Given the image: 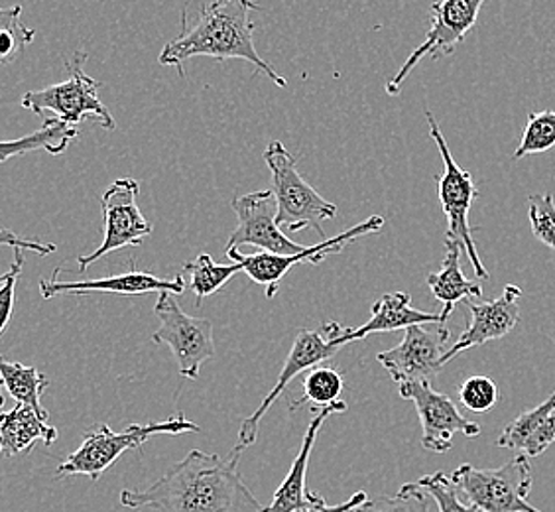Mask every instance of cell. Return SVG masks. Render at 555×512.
<instances>
[{"mask_svg":"<svg viewBox=\"0 0 555 512\" xmlns=\"http://www.w3.org/2000/svg\"><path fill=\"white\" fill-rule=\"evenodd\" d=\"M241 451L227 458L193 449L150 489L120 492V504L156 512H262L238 473Z\"/></svg>","mask_w":555,"mask_h":512,"instance_id":"1","label":"cell"},{"mask_svg":"<svg viewBox=\"0 0 555 512\" xmlns=\"http://www.w3.org/2000/svg\"><path fill=\"white\" fill-rule=\"evenodd\" d=\"M260 11L257 2L248 0H215L204 4L199 18L193 26L183 24L182 33L162 50L160 64L178 67L185 75L183 64L197 55L215 57L217 62L243 60L253 64L260 74L278 87L288 86L286 77L278 74L255 46V24L250 12Z\"/></svg>","mask_w":555,"mask_h":512,"instance_id":"2","label":"cell"},{"mask_svg":"<svg viewBox=\"0 0 555 512\" xmlns=\"http://www.w3.org/2000/svg\"><path fill=\"white\" fill-rule=\"evenodd\" d=\"M188 432H199V426L183 417L168 418L164 422L150 424H130L120 434L113 432L108 424H95L91 430H87L81 446L60 463L57 479L86 475L91 481H99L111 465L117 463L125 451L142 448L152 436H178Z\"/></svg>","mask_w":555,"mask_h":512,"instance_id":"3","label":"cell"},{"mask_svg":"<svg viewBox=\"0 0 555 512\" xmlns=\"http://www.w3.org/2000/svg\"><path fill=\"white\" fill-rule=\"evenodd\" d=\"M87 52L77 50L67 62L69 79L55 86L43 87L38 91H28L21 99V105L36 113L43 120L54 118L69 127H79L86 118H93L99 127L115 130L117 120L111 115L107 105L101 101L99 89L101 81L86 74L83 64Z\"/></svg>","mask_w":555,"mask_h":512,"instance_id":"4","label":"cell"},{"mask_svg":"<svg viewBox=\"0 0 555 512\" xmlns=\"http://www.w3.org/2000/svg\"><path fill=\"white\" fill-rule=\"evenodd\" d=\"M264 161L272 174V190L276 200L278 227L289 233H299L304 229H313L323 236V221L337 217V205L323 200L310 183L301 178L298 162L289 150L272 140L264 150Z\"/></svg>","mask_w":555,"mask_h":512,"instance_id":"5","label":"cell"},{"mask_svg":"<svg viewBox=\"0 0 555 512\" xmlns=\"http://www.w3.org/2000/svg\"><path fill=\"white\" fill-rule=\"evenodd\" d=\"M451 483L479 512H542L528 502L534 477L530 459L522 453L496 470L465 463L451 473Z\"/></svg>","mask_w":555,"mask_h":512,"instance_id":"6","label":"cell"},{"mask_svg":"<svg viewBox=\"0 0 555 512\" xmlns=\"http://www.w3.org/2000/svg\"><path fill=\"white\" fill-rule=\"evenodd\" d=\"M427 125H429V135L438 146L439 154L443 158V174L436 178L438 183V197L441 203V209L448 217V233L446 241L457 243V245L467 253L470 267L475 270L477 278L489 280V272L482 265L481 256L477 253V246L473 241V229L469 225L470 205L475 202V197L479 195L475 188L473 174L463 170L460 164L453 158L451 150H449L446 137L439 128L438 120L434 117L431 111H426Z\"/></svg>","mask_w":555,"mask_h":512,"instance_id":"7","label":"cell"},{"mask_svg":"<svg viewBox=\"0 0 555 512\" xmlns=\"http://www.w3.org/2000/svg\"><path fill=\"white\" fill-rule=\"evenodd\" d=\"M154 313L160 328L152 333V342L170 347L180 374L195 381L202 364L215 357L214 323L207 318H195L180 308L173 294L162 292L154 304Z\"/></svg>","mask_w":555,"mask_h":512,"instance_id":"8","label":"cell"},{"mask_svg":"<svg viewBox=\"0 0 555 512\" xmlns=\"http://www.w3.org/2000/svg\"><path fill=\"white\" fill-rule=\"evenodd\" d=\"M345 328H341L337 321H330L325 325H321L320 330H299L294 345L289 349L286 361L282 364V371L278 374L274 388L268 393L267 398L262 400V405L257 410L245 418L243 426L238 430V444L236 451L243 453V449L250 448L258 438V427L262 418L267 417L270 406L276 402L280 396L284 395V391L288 388V384L298 376V374L308 373L311 369H315L318 364L332 359L333 355L341 351L335 342L341 337Z\"/></svg>","mask_w":555,"mask_h":512,"instance_id":"9","label":"cell"},{"mask_svg":"<svg viewBox=\"0 0 555 512\" xmlns=\"http://www.w3.org/2000/svg\"><path fill=\"white\" fill-rule=\"evenodd\" d=\"M482 0H446L431 4V28L427 30L426 42L420 43L406 62L396 72L395 77L386 84L388 95H398L408 75L416 69L422 60H441L457 50L465 36L475 28Z\"/></svg>","mask_w":555,"mask_h":512,"instance_id":"10","label":"cell"},{"mask_svg":"<svg viewBox=\"0 0 555 512\" xmlns=\"http://www.w3.org/2000/svg\"><path fill=\"white\" fill-rule=\"evenodd\" d=\"M139 193L140 183L134 178H118L103 192V243L93 253L77 258L79 272H86L99 258L111 255L118 248L142 245V241L152 233L154 227L140 212Z\"/></svg>","mask_w":555,"mask_h":512,"instance_id":"11","label":"cell"},{"mask_svg":"<svg viewBox=\"0 0 555 512\" xmlns=\"http://www.w3.org/2000/svg\"><path fill=\"white\" fill-rule=\"evenodd\" d=\"M383 225H385V219L380 215H373V217L364 219L363 223L347 229L341 235L325 239L320 245L306 246V251H301L298 255L278 256L270 255V253L241 255L238 251H224V253L233 263H238L243 267V272H246L248 277L264 289L268 299H272L280 290V282L296 265H301V263L320 265L327 256L339 255L343 248H347L357 239L380 231Z\"/></svg>","mask_w":555,"mask_h":512,"instance_id":"12","label":"cell"},{"mask_svg":"<svg viewBox=\"0 0 555 512\" xmlns=\"http://www.w3.org/2000/svg\"><path fill=\"white\" fill-rule=\"evenodd\" d=\"M449 333L446 325L427 330V325H412L404 330V340L388 351L378 353L376 361L383 364L386 373L398 384L431 383L443 364L449 351Z\"/></svg>","mask_w":555,"mask_h":512,"instance_id":"13","label":"cell"},{"mask_svg":"<svg viewBox=\"0 0 555 512\" xmlns=\"http://www.w3.org/2000/svg\"><path fill=\"white\" fill-rule=\"evenodd\" d=\"M400 396L416 405L422 422V446L431 453H448L453 448V436L463 434L477 438L481 426L461 414L457 405L443 393H438L431 383L400 384Z\"/></svg>","mask_w":555,"mask_h":512,"instance_id":"14","label":"cell"},{"mask_svg":"<svg viewBox=\"0 0 555 512\" xmlns=\"http://www.w3.org/2000/svg\"><path fill=\"white\" fill-rule=\"evenodd\" d=\"M236 214V229L229 236L224 251H236L238 246H257L260 253L289 256L306 251V246L289 241L276 223V200L270 190L246 193L231 203Z\"/></svg>","mask_w":555,"mask_h":512,"instance_id":"15","label":"cell"},{"mask_svg":"<svg viewBox=\"0 0 555 512\" xmlns=\"http://www.w3.org/2000/svg\"><path fill=\"white\" fill-rule=\"evenodd\" d=\"M520 298H522V290L508 284L502 290L501 296L491 302L467 299L465 306L470 311L469 325L461 333L455 345L449 347V351L443 357V364H448L460 353L506 337L520 323Z\"/></svg>","mask_w":555,"mask_h":512,"instance_id":"16","label":"cell"},{"mask_svg":"<svg viewBox=\"0 0 555 512\" xmlns=\"http://www.w3.org/2000/svg\"><path fill=\"white\" fill-rule=\"evenodd\" d=\"M64 268H55L52 278L40 280V294L43 299H52L55 296L64 294H74V296H86L93 292H105V294H120V296H140V294H150V292H168V294H183L188 284L183 277L160 278L150 272L137 270L134 265H130V270L125 274H115V277L93 278V280H81V282H62L60 274Z\"/></svg>","mask_w":555,"mask_h":512,"instance_id":"17","label":"cell"},{"mask_svg":"<svg viewBox=\"0 0 555 512\" xmlns=\"http://www.w3.org/2000/svg\"><path fill=\"white\" fill-rule=\"evenodd\" d=\"M347 412V402L341 400L337 405L327 406L315 410V417L311 418L310 426L306 430V436L301 439V448L298 456L294 458V463L289 468L288 477L280 483L272 501L264 507L262 512H304L320 501V495H313L308 491L306 485V475H308V465H310L311 451L315 446V439L320 434L321 427L327 422L332 414H343Z\"/></svg>","mask_w":555,"mask_h":512,"instance_id":"18","label":"cell"},{"mask_svg":"<svg viewBox=\"0 0 555 512\" xmlns=\"http://www.w3.org/2000/svg\"><path fill=\"white\" fill-rule=\"evenodd\" d=\"M412 325H446L441 313H427V311L412 308V296L408 292H390L371 308V318L361 328H345L341 337L335 345L343 349L352 342H361L374 333H388V331H404Z\"/></svg>","mask_w":555,"mask_h":512,"instance_id":"19","label":"cell"},{"mask_svg":"<svg viewBox=\"0 0 555 512\" xmlns=\"http://www.w3.org/2000/svg\"><path fill=\"white\" fill-rule=\"evenodd\" d=\"M555 441V391L554 395L526 410L502 430L501 438L496 441L499 448L516 449L526 458H538Z\"/></svg>","mask_w":555,"mask_h":512,"instance_id":"20","label":"cell"},{"mask_svg":"<svg viewBox=\"0 0 555 512\" xmlns=\"http://www.w3.org/2000/svg\"><path fill=\"white\" fill-rule=\"evenodd\" d=\"M38 441L52 446L57 441V430L28 406L16 405L12 410L0 412V458L28 453Z\"/></svg>","mask_w":555,"mask_h":512,"instance_id":"21","label":"cell"},{"mask_svg":"<svg viewBox=\"0 0 555 512\" xmlns=\"http://www.w3.org/2000/svg\"><path fill=\"white\" fill-rule=\"evenodd\" d=\"M448 253L443 258V265L439 272H431L427 277V289L443 304L441 310V320L443 323L449 320V316L455 310V306L460 302H467V299L481 298L482 289L479 282H473L469 278H465L463 270H461V248L457 243L446 241Z\"/></svg>","mask_w":555,"mask_h":512,"instance_id":"22","label":"cell"},{"mask_svg":"<svg viewBox=\"0 0 555 512\" xmlns=\"http://www.w3.org/2000/svg\"><path fill=\"white\" fill-rule=\"evenodd\" d=\"M79 130L69 125H64L54 118L43 120V127L38 128L33 135H26L22 139L0 140V164L11 161L14 156H24L36 150H43L52 156L64 154L72 140L77 139Z\"/></svg>","mask_w":555,"mask_h":512,"instance_id":"23","label":"cell"},{"mask_svg":"<svg viewBox=\"0 0 555 512\" xmlns=\"http://www.w3.org/2000/svg\"><path fill=\"white\" fill-rule=\"evenodd\" d=\"M0 381L7 393L22 406H28L38 417L48 422V410L42 406L43 391L50 386V381L36 367H24L9 361L0 355Z\"/></svg>","mask_w":555,"mask_h":512,"instance_id":"24","label":"cell"},{"mask_svg":"<svg viewBox=\"0 0 555 512\" xmlns=\"http://www.w3.org/2000/svg\"><path fill=\"white\" fill-rule=\"evenodd\" d=\"M183 270L190 274V289L195 294V304L202 306L207 296L219 292L231 278L243 272V267L238 263L219 265L211 255L202 253L195 260L188 263Z\"/></svg>","mask_w":555,"mask_h":512,"instance_id":"25","label":"cell"},{"mask_svg":"<svg viewBox=\"0 0 555 512\" xmlns=\"http://www.w3.org/2000/svg\"><path fill=\"white\" fill-rule=\"evenodd\" d=\"M343 388H345V379L339 371L332 367H315L308 373H304V393L301 398L289 405V412H296L299 406H315L318 410L327 408V406L341 402Z\"/></svg>","mask_w":555,"mask_h":512,"instance_id":"26","label":"cell"},{"mask_svg":"<svg viewBox=\"0 0 555 512\" xmlns=\"http://www.w3.org/2000/svg\"><path fill=\"white\" fill-rule=\"evenodd\" d=\"M36 40V30L22 21V7H0V65L11 64Z\"/></svg>","mask_w":555,"mask_h":512,"instance_id":"27","label":"cell"},{"mask_svg":"<svg viewBox=\"0 0 555 512\" xmlns=\"http://www.w3.org/2000/svg\"><path fill=\"white\" fill-rule=\"evenodd\" d=\"M555 146V111L530 113L524 128L522 140L514 152V161H522L530 154H544Z\"/></svg>","mask_w":555,"mask_h":512,"instance_id":"28","label":"cell"},{"mask_svg":"<svg viewBox=\"0 0 555 512\" xmlns=\"http://www.w3.org/2000/svg\"><path fill=\"white\" fill-rule=\"evenodd\" d=\"M414 485L420 491L434 497V501L438 502L439 512H479L473 504L461 499L457 487L451 483V477L443 471L426 475Z\"/></svg>","mask_w":555,"mask_h":512,"instance_id":"29","label":"cell"},{"mask_svg":"<svg viewBox=\"0 0 555 512\" xmlns=\"http://www.w3.org/2000/svg\"><path fill=\"white\" fill-rule=\"evenodd\" d=\"M528 217L535 239L555 251V200L552 193L528 197Z\"/></svg>","mask_w":555,"mask_h":512,"instance_id":"30","label":"cell"},{"mask_svg":"<svg viewBox=\"0 0 555 512\" xmlns=\"http://www.w3.org/2000/svg\"><path fill=\"white\" fill-rule=\"evenodd\" d=\"M352 512H429L426 492L416 489L414 483L404 485L395 497H376Z\"/></svg>","mask_w":555,"mask_h":512,"instance_id":"31","label":"cell"},{"mask_svg":"<svg viewBox=\"0 0 555 512\" xmlns=\"http://www.w3.org/2000/svg\"><path fill=\"white\" fill-rule=\"evenodd\" d=\"M460 400L470 412H489L499 402V386L489 376H469L461 384Z\"/></svg>","mask_w":555,"mask_h":512,"instance_id":"32","label":"cell"},{"mask_svg":"<svg viewBox=\"0 0 555 512\" xmlns=\"http://www.w3.org/2000/svg\"><path fill=\"white\" fill-rule=\"evenodd\" d=\"M14 263L9 270V277L0 284V335L9 330V323L16 306V284L21 278L22 265H24V253L14 251Z\"/></svg>","mask_w":555,"mask_h":512,"instance_id":"33","label":"cell"},{"mask_svg":"<svg viewBox=\"0 0 555 512\" xmlns=\"http://www.w3.org/2000/svg\"><path fill=\"white\" fill-rule=\"evenodd\" d=\"M0 246H11L14 251H22V253L30 251V253L42 256L55 253V245H52V243H42V241H36V239L21 236L11 229H4V227H0Z\"/></svg>","mask_w":555,"mask_h":512,"instance_id":"34","label":"cell"},{"mask_svg":"<svg viewBox=\"0 0 555 512\" xmlns=\"http://www.w3.org/2000/svg\"><path fill=\"white\" fill-rule=\"evenodd\" d=\"M366 501H369L366 492L359 491L354 492L349 501L341 502V504H327L325 499H320V501L315 502L313 507L306 509L304 512H352L357 511V509Z\"/></svg>","mask_w":555,"mask_h":512,"instance_id":"35","label":"cell"},{"mask_svg":"<svg viewBox=\"0 0 555 512\" xmlns=\"http://www.w3.org/2000/svg\"><path fill=\"white\" fill-rule=\"evenodd\" d=\"M2 386H4V384H2V381H0V408H2V405H4V393H2Z\"/></svg>","mask_w":555,"mask_h":512,"instance_id":"36","label":"cell"},{"mask_svg":"<svg viewBox=\"0 0 555 512\" xmlns=\"http://www.w3.org/2000/svg\"><path fill=\"white\" fill-rule=\"evenodd\" d=\"M7 277H9V272H7V274H2V277H0V284H2V282H4V280H7Z\"/></svg>","mask_w":555,"mask_h":512,"instance_id":"37","label":"cell"},{"mask_svg":"<svg viewBox=\"0 0 555 512\" xmlns=\"http://www.w3.org/2000/svg\"><path fill=\"white\" fill-rule=\"evenodd\" d=\"M554 340H555V331H554Z\"/></svg>","mask_w":555,"mask_h":512,"instance_id":"38","label":"cell"}]
</instances>
